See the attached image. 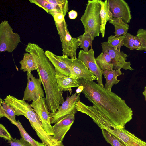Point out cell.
Returning a JSON list of instances; mask_svg holds the SVG:
<instances>
[{
	"label": "cell",
	"instance_id": "cell-20",
	"mask_svg": "<svg viewBox=\"0 0 146 146\" xmlns=\"http://www.w3.org/2000/svg\"><path fill=\"white\" fill-rule=\"evenodd\" d=\"M109 22L114 27L115 31L114 33L115 36L125 35L128 33L129 25L123 20L122 18L113 17L112 20L110 21Z\"/></svg>",
	"mask_w": 146,
	"mask_h": 146
},
{
	"label": "cell",
	"instance_id": "cell-7",
	"mask_svg": "<svg viewBox=\"0 0 146 146\" xmlns=\"http://www.w3.org/2000/svg\"><path fill=\"white\" fill-rule=\"evenodd\" d=\"M64 56L65 60L70 72V77L78 80L83 79L86 80H97L95 75L78 59H71Z\"/></svg>",
	"mask_w": 146,
	"mask_h": 146
},
{
	"label": "cell",
	"instance_id": "cell-5",
	"mask_svg": "<svg viewBox=\"0 0 146 146\" xmlns=\"http://www.w3.org/2000/svg\"><path fill=\"white\" fill-rule=\"evenodd\" d=\"M20 35L13 31L7 20L0 24V52L10 53L14 50L21 42Z\"/></svg>",
	"mask_w": 146,
	"mask_h": 146
},
{
	"label": "cell",
	"instance_id": "cell-32",
	"mask_svg": "<svg viewBox=\"0 0 146 146\" xmlns=\"http://www.w3.org/2000/svg\"><path fill=\"white\" fill-rule=\"evenodd\" d=\"M82 91V88L81 86H80L76 90V92L78 94L80 93H81Z\"/></svg>",
	"mask_w": 146,
	"mask_h": 146
},
{
	"label": "cell",
	"instance_id": "cell-26",
	"mask_svg": "<svg viewBox=\"0 0 146 146\" xmlns=\"http://www.w3.org/2000/svg\"><path fill=\"white\" fill-rule=\"evenodd\" d=\"M104 137L111 146H127L123 142L105 129H101Z\"/></svg>",
	"mask_w": 146,
	"mask_h": 146
},
{
	"label": "cell",
	"instance_id": "cell-4",
	"mask_svg": "<svg viewBox=\"0 0 146 146\" xmlns=\"http://www.w3.org/2000/svg\"><path fill=\"white\" fill-rule=\"evenodd\" d=\"M54 23L61 42L63 55L71 59L76 58V50L80 45L81 41L71 36L65 19L59 22L54 21Z\"/></svg>",
	"mask_w": 146,
	"mask_h": 146
},
{
	"label": "cell",
	"instance_id": "cell-16",
	"mask_svg": "<svg viewBox=\"0 0 146 146\" xmlns=\"http://www.w3.org/2000/svg\"><path fill=\"white\" fill-rule=\"evenodd\" d=\"M59 90L60 91H68L71 94L72 92V88L78 87L79 85L77 80L64 75H56Z\"/></svg>",
	"mask_w": 146,
	"mask_h": 146
},
{
	"label": "cell",
	"instance_id": "cell-8",
	"mask_svg": "<svg viewBox=\"0 0 146 146\" xmlns=\"http://www.w3.org/2000/svg\"><path fill=\"white\" fill-rule=\"evenodd\" d=\"M54 17L62 15L64 17L69 9L67 0H30Z\"/></svg>",
	"mask_w": 146,
	"mask_h": 146
},
{
	"label": "cell",
	"instance_id": "cell-14",
	"mask_svg": "<svg viewBox=\"0 0 146 146\" xmlns=\"http://www.w3.org/2000/svg\"><path fill=\"white\" fill-rule=\"evenodd\" d=\"M74 114H71L63 118L52 126L54 133L53 138L62 142L65 135L70 129L75 119Z\"/></svg>",
	"mask_w": 146,
	"mask_h": 146
},
{
	"label": "cell",
	"instance_id": "cell-9",
	"mask_svg": "<svg viewBox=\"0 0 146 146\" xmlns=\"http://www.w3.org/2000/svg\"><path fill=\"white\" fill-rule=\"evenodd\" d=\"M102 52H106L111 58V64L113 66V70H116L120 68L132 71L133 70L131 66L130 62H127V54L118 49H115L109 46L107 42L101 43Z\"/></svg>",
	"mask_w": 146,
	"mask_h": 146
},
{
	"label": "cell",
	"instance_id": "cell-19",
	"mask_svg": "<svg viewBox=\"0 0 146 146\" xmlns=\"http://www.w3.org/2000/svg\"><path fill=\"white\" fill-rule=\"evenodd\" d=\"M16 116L13 108L0 98V118L2 117H6L12 124L16 126L17 123Z\"/></svg>",
	"mask_w": 146,
	"mask_h": 146
},
{
	"label": "cell",
	"instance_id": "cell-27",
	"mask_svg": "<svg viewBox=\"0 0 146 146\" xmlns=\"http://www.w3.org/2000/svg\"><path fill=\"white\" fill-rule=\"evenodd\" d=\"M125 37L124 35L118 37L111 35L108 38L107 44L110 47L120 50L121 47L123 46V42Z\"/></svg>",
	"mask_w": 146,
	"mask_h": 146
},
{
	"label": "cell",
	"instance_id": "cell-31",
	"mask_svg": "<svg viewBox=\"0 0 146 146\" xmlns=\"http://www.w3.org/2000/svg\"><path fill=\"white\" fill-rule=\"evenodd\" d=\"M68 17L70 19H75L77 17V12L75 10H72L68 12Z\"/></svg>",
	"mask_w": 146,
	"mask_h": 146
},
{
	"label": "cell",
	"instance_id": "cell-18",
	"mask_svg": "<svg viewBox=\"0 0 146 146\" xmlns=\"http://www.w3.org/2000/svg\"><path fill=\"white\" fill-rule=\"evenodd\" d=\"M121 69L120 68L111 70H105L103 71V75L106 80L104 88L111 89L114 85L117 84L120 81L117 79V77L118 76L124 74L121 72Z\"/></svg>",
	"mask_w": 146,
	"mask_h": 146
},
{
	"label": "cell",
	"instance_id": "cell-29",
	"mask_svg": "<svg viewBox=\"0 0 146 146\" xmlns=\"http://www.w3.org/2000/svg\"><path fill=\"white\" fill-rule=\"evenodd\" d=\"M10 146H32L27 141L21 137L19 139L12 137L10 140L8 141Z\"/></svg>",
	"mask_w": 146,
	"mask_h": 146
},
{
	"label": "cell",
	"instance_id": "cell-22",
	"mask_svg": "<svg viewBox=\"0 0 146 146\" xmlns=\"http://www.w3.org/2000/svg\"><path fill=\"white\" fill-rule=\"evenodd\" d=\"M133 46L135 50L146 51V29L138 30L134 37Z\"/></svg>",
	"mask_w": 146,
	"mask_h": 146
},
{
	"label": "cell",
	"instance_id": "cell-13",
	"mask_svg": "<svg viewBox=\"0 0 146 146\" xmlns=\"http://www.w3.org/2000/svg\"><path fill=\"white\" fill-rule=\"evenodd\" d=\"M113 17L121 18L125 23H129L132 18L130 8L124 0H108Z\"/></svg>",
	"mask_w": 146,
	"mask_h": 146
},
{
	"label": "cell",
	"instance_id": "cell-15",
	"mask_svg": "<svg viewBox=\"0 0 146 146\" xmlns=\"http://www.w3.org/2000/svg\"><path fill=\"white\" fill-rule=\"evenodd\" d=\"M46 56L53 65L57 75L70 76V72L64 56H58L49 50L45 51Z\"/></svg>",
	"mask_w": 146,
	"mask_h": 146
},
{
	"label": "cell",
	"instance_id": "cell-12",
	"mask_svg": "<svg viewBox=\"0 0 146 146\" xmlns=\"http://www.w3.org/2000/svg\"><path fill=\"white\" fill-rule=\"evenodd\" d=\"M78 59L82 61L87 68L97 78V84L104 88L102 82L103 71L97 65L94 56V52L92 48L87 52L80 50L78 54Z\"/></svg>",
	"mask_w": 146,
	"mask_h": 146
},
{
	"label": "cell",
	"instance_id": "cell-25",
	"mask_svg": "<svg viewBox=\"0 0 146 146\" xmlns=\"http://www.w3.org/2000/svg\"><path fill=\"white\" fill-rule=\"evenodd\" d=\"M76 38L81 41L80 48L82 49L84 52H88L89 47H92L93 41L94 39L89 33L84 32L82 35Z\"/></svg>",
	"mask_w": 146,
	"mask_h": 146
},
{
	"label": "cell",
	"instance_id": "cell-6",
	"mask_svg": "<svg viewBox=\"0 0 146 146\" xmlns=\"http://www.w3.org/2000/svg\"><path fill=\"white\" fill-rule=\"evenodd\" d=\"M80 93L77 94L76 92L71 96L67 97L66 100L62 104L59 110L55 113H52L49 112L51 124L56 123L70 114L76 113L77 111L76 105L80 100Z\"/></svg>",
	"mask_w": 146,
	"mask_h": 146
},
{
	"label": "cell",
	"instance_id": "cell-3",
	"mask_svg": "<svg viewBox=\"0 0 146 146\" xmlns=\"http://www.w3.org/2000/svg\"><path fill=\"white\" fill-rule=\"evenodd\" d=\"M100 0H88L83 15L80 20L84 29V32L89 33L94 39L100 35L101 19Z\"/></svg>",
	"mask_w": 146,
	"mask_h": 146
},
{
	"label": "cell",
	"instance_id": "cell-1",
	"mask_svg": "<svg viewBox=\"0 0 146 146\" xmlns=\"http://www.w3.org/2000/svg\"><path fill=\"white\" fill-rule=\"evenodd\" d=\"M82 93L92 102L99 113L118 128H125L132 119L133 111L122 99L111 89L103 88L93 81L77 80Z\"/></svg>",
	"mask_w": 146,
	"mask_h": 146
},
{
	"label": "cell",
	"instance_id": "cell-28",
	"mask_svg": "<svg viewBox=\"0 0 146 146\" xmlns=\"http://www.w3.org/2000/svg\"><path fill=\"white\" fill-rule=\"evenodd\" d=\"M125 36L123 42V46L130 50H135L133 46L135 36L128 33Z\"/></svg>",
	"mask_w": 146,
	"mask_h": 146
},
{
	"label": "cell",
	"instance_id": "cell-2",
	"mask_svg": "<svg viewBox=\"0 0 146 146\" xmlns=\"http://www.w3.org/2000/svg\"><path fill=\"white\" fill-rule=\"evenodd\" d=\"M25 50L26 52L31 55L36 64L45 92L46 104L48 111L54 113L64 101L63 91L59 90L55 69L44 50L37 44L29 42Z\"/></svg>",
	"mask_w": 146,
	"mask_h": 146
},
{
	"label": "cell",
	"instance_id": "cell-10",
	"mask_svg": "<svg viewBox=\"0 0 146 146\" xmlns=\"http://www.w3.org/2000/svg\"><path fill=\"white\" fill-rule=\"evenodd\" d=\"M27 82L24 91L23 99L25 101H36L44 97V92L40 78H36L31 73L27 72Z\"/></svg>",
	"mask_w": 146,
	"mask_h": 146
},
{
	"label": "cell",
	"instance_id": "cell-24",
	"mask_svg": "<svg viewBox=\"0 0 146 146\" xmlns=\"http://www.w3.org/2000/svg\"><path fill=\"white\" fill-rule=\"evenodd\" d=\"M19 130L21 137L28 142L32 146H46L42 143L39 142L32 138L27 132L21 123L18 120L16 125Z\"/></svg>",
	"mask_w": 146,
	"mask_h": 146
},
{
	"label": "cell",
	"instance_id": "cell-21",
	"mask_svg": "<svg viewBox=\"0 0 146 146\" xmlns=\"http://www.w3.org/2000/svg\"><path fill=\"white\" fill-rule=\"evenodd\" d=\"M21 65L20 70L23 72L29 73L34 70H36L37 67L31 55L29 53H25L23 59L19 62Z\"/></svg>",
	"mask_w": 146,
	"mask_h": 146
},
{
	"label": "cell",
	"instance_id": "cell-17",
	"mask_svg": "<svg viewBox=\"0 0 146 146\" xmlns=\"http://www.w3.org/2000/svg\"><path fill=\"white\" fill-rule=\"evenodd\" d=\"M100 2L101 5L100 12L101 24L100 32L102 37L104 38L105 35V28L106 23L108 21L111 20L113 17L108 0L104 1L100 0Z\"/></svg>",
	"mask_w": 146,
	"mask_h": 146
},
{
	"label": "cell",
	"instance_id": "cell-33",
	"mask_svg": "<svg viewBox=\"0 0 146 146\" xmlns=\"http://www.w3.org/2000/svg\"><path fill=\"white\" fill-rule=\"evenodd\" d=\"M143 94L144 95L145 98V100L146 101V86L144 87V90L143 92Z\"/></svg>",
	"mask_w": 146,
	"mask_h": 146
},
{
	"label": "cell",
	"instance_id": "cell-23",
	"mask_svg": "<svg viewBox=\"0 0 146 146\" xmlns=\"http://www.w3.org/2000/svg\"><path fill=\"white\" fill-rule=\"evenodd\" d=\"M96 63L99 68L103 71L105 70H113L111 64V58L106 52H101L95 59Z\"/></svg>",
	"mask_w": 146,
	"mask_h": 146
},
{
	"label": "cell",
	"instance_id": "cell-11",
	"mask_svg": "<svg viewBox=\"0 0 146 146\" xmlns=\"http://www.w3.org/2000/svg\"><path fill=\"white\" fill-rule=\"evenodd\" d=\"M31 104L44 130L48 134L53 136L54 133L50 122L49 111L46 104V98H40L36 101H33Z\"/></svg>",
	"mask_w": 146,
	"mask_h": 146
},
{
	"label": "cell",
	"instance_id": "cell-30",
	"mask_svg": "<svg viewBox=\"0 0 146 146\" xmlns=\"http://www.w3.org/2000/svg\"><path fill=\"white\" fill-rule=\"evenodd\" d=\"M0 137L8 141L10 140L12 137L5 127L2 124H0Z\"/></svg>",
	"mask_w": 146,
	"mask_h": 146
}]
</instances>
